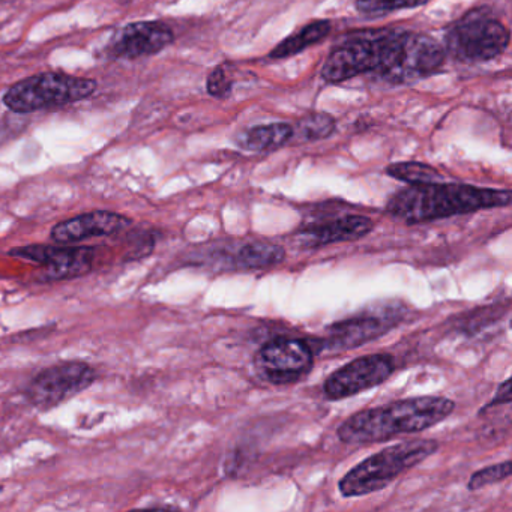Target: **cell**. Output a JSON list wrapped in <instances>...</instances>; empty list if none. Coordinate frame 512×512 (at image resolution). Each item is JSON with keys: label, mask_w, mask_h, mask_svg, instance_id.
Returning <instances> with one entry per match:
<instances>
[{"label": "cell", "mask_w": 512, "mask_h": 512, "mask_svg": "<svg viewBox=\"0 0 512 512\" xmlns=\"http://www.w3.org/2000/svg\"><path fill=\"white\" fill-rule=\"evenodd\" d=\"M445 61V47L428 35L368 32L335 47L320 74L332 85L361 74H374L391 85H409L439 73Z\"/></svg>", "instance_id": "6da1fadb"}, {"label": "cell", "mask_w": 512, "mask_h": 512, "mask_svg": "<svg viewBox=\"0 0 512 512\" xmlns=\"http://www.w3.org/2000/svg\"><path fill=\"white\" fill-rule=\"evenodd\" d=\"M509 190L473 187L466 184L409 185L397 191L386 205V212L395 220L413 224L431 223L455 215L473 214L484 209L506 208L511 205Z\"/></svg>", "instance_id": "7a4b0ae2"}, {"label": "cell", "mask_w": 512, "mask_h": 512, "mask_svg": "<svg viewBox=\"0 0 512 512\" xmlns=\"http://www.w3.org/2000/svg\"><path fill=\"white\" fill-rule=\"evenodd\" d=\"M454 409V401L446 397L404 398L353 413L341 422L337 436L347 445L386 442L392 437L428 430L445 421Z\"/></svg>", "instance_id": "3957f363"}, {"label": "cell", "mask_w": 512, "mask_h": 512, "mask_svg": "<svg viewBox=\"0 0 512 512\" xmlns=\"http://www.w3.org/2000/svg\"><path fill=\"white\" fill-rule=\"evenodd\" d=\"M439 449L436 440H409L388 446L356 464L338 482V490L346 499L368 496L388 487L398 476L418 466Z\"/></svg>", "instance_id": "277c9868"}, {"label": "cell", "mask_w": 512, "mask_h": 512, "mask_svg": "<svg viewBox=\"0 0 512 512\" xmlns=\"http://www.w3.org/2000/svg\"><path fill=\"white\" fill-rule=\"evenodd\" d=\"M97 91V82L67 74L46 73L28 77L5 92L8 109L16 113L56 109L77 101L86 100Z\"/></svg>", "instance_id": "5b68a950"}, {"label": "cell", "mask_w": 512, "mask_h": 512, "mask_svg": "<svg viewBox=\"0 0 512 512\" xmlns=\"http://www.w3.org/2000/svg\"><path fill=\"white\" fill-rule=\"evenodd\" d=\"M508 44V29L487 10L470 11L445 32V50L466 64L493 61L505 52Z\"/></svg>", "instance_id": "8992f818"}, {"label": "cell", "mask_w": 512, "mask_h": 512, "mask_svg": "<svg viewBox=\"0 0 512 512\" xmlns=\"http://www.w3.org/2000/svg\"><path fill=\"white\" fill-rule=\"evenodd\" d=\"M316 349L304 338L277 337L257 350L254 368L272 385H290L304 379L314 365Z\"/></svg>", "instance_id": "52a82bcc"}, {"label": "cell", "mask_w": 512, "mask_h": 512, "mask_svg": "<svg viewBox=\"0 0 512 512\" xmlns=\"http://www.w3.org/2000/svg\"><path fill=\"white\" fill-rule=\"evenodd\" d=\"M403 316L397 314V308H370L349 319L332 323L326 329L325 337L320 338L316 352L341 353L371 343L388 334L401 322Z\"/></svg>", "instance_id": "ba28073f"}, {"label": "cell", "mask_w": 512, "mask_h": 512, "mask_svg": "<svg viewBox=\"0 0 512 512\" xmlns=\"http://www.w3.org/2000/svg\"><path fill=\"white\" fill-rule=\"evenodd\" d=\"M95 377L97 373L86 362H62L38 373L29 383L26 397L38 409H52L85 391Z\"/></svg>", "instance_id": "9c48e42d"}, {"label": "cell", "mask_w": 512, "mask_h": 512, "mask_svg": "<svg viewBox=\"0 0 512 512\" xmlns=\"http://www.w3.org/2000/svg\"><path fill=\"white\" fill-rule=\"evenodd\" d=\"M394 370V358L391 355L376 353L361 356L329 374L323 383V394L329 401L353 397L382 385L392 376Z\"/></svg>", "instance_id": "30bf717a"}, {"label": "cell", "mask_w": 512, "mask_h": 512, "mask_svg": "<svg viewBox=\"0 0 512 512\" xmlns=\"http://www.w3.org/2000/svg\"><path fill=\"white\" fill-rule=\"evenodd\" d=\"M11 256L31 260L46 268L50 280H68L91 271L95 259L94 248L52 247V245H28L11 251Z\"/></svg>", "instance_id": "8fae6325"}, {"label": "cell", "mask_w": 512, "mask_h": 512, "mask_svg": "<svg viewBox=\"0 0 512 512\" xmlns=\"http://www.w3.org/2000/svg\"><path fill=\"white\" fill-rule=\"evenodd\" d=\"M175 40L172 29L163 23H131L110 41L107 53L115 59H139L157 55Z\"/></svg>", "instance_id": "7c38bea8"}, {"label": "cell", "mask_w": 512, "mask_h": 512, "mask_svg": "<svg viewBox=\"0 0 512 512\" xmlns=\"http://www.w3.org/2000/svg\"><path fill=\"white\" fill-rule=\"evenodd\" d=\"M200 263L215 266L218 269H236V271H260L272 268L286 259V250L271 242L254 241L239 245L235 251L214 248L196 257Z\"/></svg>", "instance_id": "4fadbf2b"}, {"label": "cell", "mask_w": 512, "mask_h": 512, "mask_svg": "<svg viewBox=\"0 0 512 512\" xmlns=\"http://www.w3.org/2000/svg\"><path fill=\"white\" fill-rule=\"evenodd\" d=\"M374 221L364 215H343L328 221L308 224L295 235L304 248H322L340 242L356 241L370 235Z\"/></svg>", "instance_id": "5bb4252c"}, {"label": "cell", "mask_w": 512, "mask_h": 512, "mask_svg": "<svg viewBox=\"0 0 512 512\" xmlns=\"http://www.w3.org/2000/svg\"><path fill=\"white\" fill-rule=\"evenodd\" d=\"M130 224L131 221L127 217L115 212H89V214L62 221L58 226L53 227L52 239L58 244H76L86 239L115 235Z\"/></svg>", "instance_id": "9a60e30c"}, {"label": "cell", "mask_w": 512, "mask_h": 512, "mask_svg": "<svg viewBox=\"0 0 512 512\" xmlns=\"http://www.w3.org/2000/svg\"><path fill=\"white\" fill-rule=\"evenodd\" d=\"M293 127L284 122L257 125L247 128L236 136V145L248 152H265L281 148L293 139Z\"/></svg>", "instance_id": "2e32d148"}, {"label": "cell", "mask_w": 512, "mask_h": 512, "mask_svg": "<svg viewBox=\"0 0 512 512\" xmlns=\"http://www.w3.org/2000/svg\"><path fill=\"white\" fill-rule=\"evenodd\" d=\"M331 29L332 25L329 20H317V22L308 23L304 28L299 29L295 34L289 35L280 44H277L269 53V58L272 61H281V59L299 55L308 47L316 46L317 43L325 40Z\"/></svg>", "instance_id": "e0dca14e"}, {"label": "cell", "mask_w": 512, "mask_h": 512, "mask_svg": "<svg viewBox=\"0 0 512 512\" xmlns=\"http://www.w3.org/2000/svg\"><path fill=\"white\" fill-rule=\"evenodd\" d=\"M337 130V121L334 116L326 112H310L296 122L293 133L302 142H317L328 139Z\"/></svg>", "instance_id": "ac0fdd59"}, {"label": "cell", "mask_w": 512, "mask_h": 512, "mask_svg": "<svg viewBox=\"0 0 512 512\" xmlns=\"http://www.w3.org/2000/svg\"><path fill=\"white\" fill-rule=\"evenodd\" d=\"M386 175L409 185L433 184V182H442L443 179L434 167L415 163V161L391 164L386 167Z\"/></svg>", "instance_id": "d6986e66"}, {"label": "cell", "mask_w": 512, "mask_h": 512, "mask_svg": "<svg viewBox=\"0 0 512 512\" xmlns=\"http://www.w3.org/2000/svg\"><path fill=\"white\" fill-rule=\"evenodd\" d=\"M431 0H356V10L365 16H386L400 10L422 7Z\"/></svg>", "instance_id": "ffe728a7"}, {"label": "cell", "mask_w": 512, "mask_h": 512, "mask_svg": "<svg viewBox=\"0 0 512 512\" xmlns=\"http://www.w3.org/2000/svg\"><path fill=\"white\" fill-rule=\"evenodd\" d=\"M511 472V460L484 467V469L478 470V472L470 476L469 482H467V488H469L470 491L481 490V488L487 487V485L505 481V479L511 476Z\"/></svg>", "instance_id": "44dd1931"}, {"label": "cell", "mask_w": 512, "mask_h": 512, "mask_svg": "<svg viewBox=\"0 0 512 512\" xmlns=\"http://www.w3.org/2000/svg\"><path fill=\"white\" fill-rule=\"evenodd\" d=\"M206 89L211 97L218 98V100H226L232 95L233 80L230 79V74L227 73L223 65L215 68L209 74L208 80H206Z\"/></svg>", "instance_id": "7402d4cb"}, {"label": "cell", "mask_w": 512, "mask_h": 512, "mask_svg": "<svg viewBox=\"0 0 512 512\" xmlns=\"http://www.w3.org/2000/svg\"><path fill=\"white\" fill-rule=\"evenodd\" d=\"M511 379H506L502 385L497 388L493 400L484 407V409H491V407L499 406V404H511Z\"/></svg>", "instance_id": "603a6c76"}, {"label": "cell", "mask_w": 512, "mask_h": 512, "mask_svg": "<svg viewBox=\"0 0 512 512\" xmlns=\"http://www.w3.org/2000/svg\"><path fill=\"white\" fill-rule=\"evenodd\" d=\"M122 2H124V4H127V2H130V0H122Z\"/></svg>", "instance_id": "cb8c5ba5"}]
</instances>
